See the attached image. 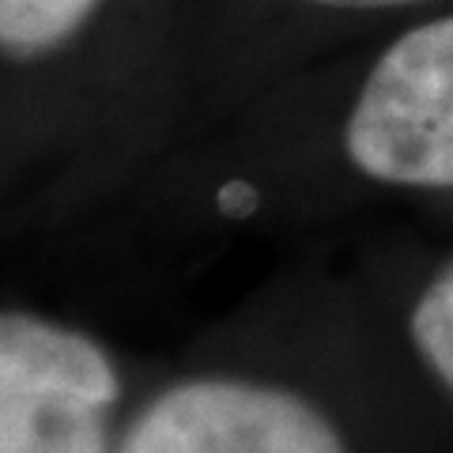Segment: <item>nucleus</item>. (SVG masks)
<instances>
[{"mask_svg":"<svg viewBox=\"0 0 453 453\" xmlns=\"http://www.w3.org/2000/svg\"><path fill=\"white\" fill-rule=\"evenodd\" d=\"M310 4H325V8H401V4H419V0H310Z\"/></svg>","mask_w":453,"mask_h":453,"instance_id":"6","label":"nucleus"},{"mask_svg":"<svg viewBox=\"0 0 453 453\" xmlns=\"http://www.w3.org/2000/svg\"><path fill=\"white\" fill-rule=\"evenodd\" d=\"M98 0H0V53L42 57L65 46L91 19Z\"/></svg>","mask_w":453,"mask_h":453,"instance_id":"4","label":"nucleus"},{"mask_svg":"<svg viewBox=\"0 0 453 453\" xmlns=\"http://www.w3.org/2000/svg\"><path fill=\"white\" fill-rule=\"evenodd\" d=\"M121 378L88 333L0 310V453H106Z\"/></svg>","mask_w":453,"mask_h":453,"instance_id":"1","label":"nucleus"},{"mask_svg":"<svg viewBox=\"0 0 453 453\" xmlns=\"http://www.w3.org/2000/svg\"><path fill=\"white\" fill-rule=\"evenodd\" d=\"M113 453H348L329 419L288 389L196 378L159 393Z\"/></svg>","mask_w":453,"mask_h":453,"instance_id":"3","label":"nucleus"},{"mask_svg":"<svg viewBox=\"0 0 453 453\" xmlns=\"http://www.w3.org/2000/svg\"><path fill=\"white\" fill-rule=\"evenodd\" d=\"M412 340L431 371L453 389V265L442 268L416 299Z\"/></svg>","mask_w":453,"mask_h":453,"instance_id":"5","label":"nucleus"},{"mask_svg":"<svg viewBox=\"0 0 453 453\" xmlns=\"http://www.w3.org/2000/svg\"><path fill=\"white\" fill-rule=\"evenodd\" d=\"M348 159L389 186L453 189V16L393 42L344 129Z\"/></svg>","mask_w":453,"mask_h":453,"instance_id":"2","label":"nucleus"}]
</instances>
